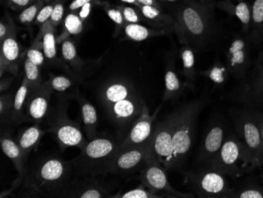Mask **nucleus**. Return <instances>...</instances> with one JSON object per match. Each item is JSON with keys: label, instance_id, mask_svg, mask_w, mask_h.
<instances>
[{"label": "nucleus", "instance_id": "obj_32", "mask_svg": "<svg viewBox=\"0 0 263 198\" xmlns=\"http://www.w3.org/2000/svg\"><path fill=\"white\" fill-rule=\"evenodd\" d=\"M140 10H141L142 15L146 19L152 21V22H156L157 25L163 26L165 25H170L172 22L171 18L162 15L156 6L142 5Z\"/></svg>", "mask_w": 263, "mask_h": 198}, {"label": "nucleus", "instance_id": "obj_39", "mask_svg": "<svg viewBox=\"0 0 263 198\" xmlns=\"http://www.w3.org/2000/svg\"><path fill=\"white\" fill-rule=\"evenodd\" d=\"M52 92H62L67 90L72 85L70 78L64 76H54L49 81Z\"/></svg>", "mask_w": 263, "mask_h": 198}, {"label": "nucleus", "instance_id": "obj_7", "mask_svg": "<svg viewBox=\"0 0 263 198\" xmlns=\"http://www.w3.org/2000/svg\"><path fill=\"white\" fill-rule=\"evenodd\" d=\"M184 184L199 198H217L234 196L225 175L210 168H198L184 173Z\"/></svg>", "mask_w": 263, "mask_h": 198}, {"label": "nucleus", "instance_id": "obj_55", "mask_svg": "<svg viewBox=\"0 0 263 198\" xmlns=\"http://www.w3.org/2000/svg\"><path fill=\"white\" fill-rule=\"evenodd\" d=\"M44 1H46V2H48V1H49V0H44Z\"/></svg>", "mask_w": 263, "mask_h": 198}, {"label": "nucleus", "instance_id": "obj_50", "mask_svg": "<svg viewBox=\"0 0 263 198\" xmlns=\"http://www.w3.org/2000/svg\"><path fill=\"white\" fill-rule=\"evenodd\" d=\"M137 2L142 5H147V6H157V3L155 2V0H137Z\"/></svg>", "mask_w": 263, "mask_h": 198}, {"label": "nucleus", "instance_id": "obj_30", "mask_svg": "<svg viewBox=\"0 0 263 198\" xmlns=\"http://www.w3.org/2000/svg\"><path fill=\"white\" fill-rule=\"evenodd\" d=\"M14 96L12 92H6L0 96V121L1 128L9 126L10 117L12 114Z\"/></svg>", "mask_w": 263, "mask_h": 198}, {"label": "nucleus", "instance_id": "obj_28", "mask_svg": "<svg viewBox=\"0 0 263 198\" xmlns=\"http://www.w3.org/2000/svg\"><path fill=\"white\" fill-rule=\"evenodd\" d=\"M62 55L64 59L68 62L74 71L80 72L83 62L78 57L76 46L73 41L68 39L64 40L62 44Z\"/></svg>", "mask_w": 263, "mask_h": 198}, {"label": "nucleus", "instance_id": "obj_46", "mask_svg": "<svg viewBox=\"0 0 263 198\" xmlns=\"http://www.w3.org/2000/svg\"><path fill=\"white\" fill-rule=\"evenodd\" d=\"M37 0H9L12 6L16 9L26 8L34 3Z\"/></svg>", "mask_w": 263, "mask_h": 198}, {"label": "nucleus", "instance_id": "obj_43", "mask_svg": "<svg viewBox=\"0 0 263 198\" xmlns=\"http://www.w3.org/2000/svg\"><path fill=\"white\" fill-rule=\"evenodd\" d=\"M64 14V6L62 3H57L54 5V10L52 12L51 18L48 22H50L52 26L55 28L56 26L60 24L62 22Z\"/></svg>", "mask_w": 263, "mask_h": 198}, {"label": "nucleus", "instance_id": "obj_24", "mask_svg": "<svg viewBox=\"0 0 263 198\" xmlns=\"http://www.w3.org/2000/svg\"><path fill=\"white\" fill-rule=\"evenodd\" d=\"M248 97L255 104L263 103V51L259 57L251 82L247 89Z\"/></svg>", "mask_w": 263, "mask_h": 198}, {"label": "nucleus", "instance_id": "obj_16", "mask_svg": "<svg viewBox=\"0 0 263 198\" xmlns=\"http://www.w3.org/2000/svg\"><path fill=\"white\" fill-rule=\"evenodd\" d=\"M9 32L6 38L1 44V77L3 72L8 70L13 74H16L18 66L16 62L20 56V45L17 40L16 27L12 21H8Z\"/></svg>", "mask_w": 263, "mask_h": 198}, {"label": "nucleus", "instance_id": "obj_20", "mask_svg": "<svg viewBox=\"0 0 263 198\" xmlns=\"http://www.w3.org/2000/svg\"><path fill=\"white\" fill-rule=\"evenodd\" d=\"M48 132V130H43L40 128L39 124H35L25 130H21L15 140L18 146L20 147L26 160H28L30 152L37 148L41 138Z\"/></svg>", "mask_w": 263, "mask_h": 198}, {"label": "nucleus", "instance_id": "obj_8", "mask_svg": "<svg viewBox=\"0 0 263 198\" xmlns=\"http://www.w3.org/2000/svg\"><path fill=\"white\" fill-rule=\"evenodd\" d=\"M155 152L152 135L149 140L140 146L118 151L110 164L108 173L127 176L137 171L140 172L147 166Z\"/></svg>", "mask_w": 263, "mask_h": 198}, {"label": "nucleus", "instance_id": "obj_14", "mask_svg": "<svg viewBox=\"0 0 263 198\" xmlns=\"http://www.w3.org/2000/svg\"><path fill=\"white\" fill-rule=\"evenodd\" d=\"M225 130L219 121L214 122L206 133L197 154L199 168H208L225 140Z\"/></svg>", "mask_w": 263, "mask_h": 198}, {"label": "nucleus", "instance_id": "obj_21", "mask_svg": "<svg viewBox=\"0 0 263 198\" xmlns=\"http://www.w3.org/2000/svg\"><path fill=\"white\" fill-rule=\"evenodd\" d=\"M29 91L28 80L24 77L20 87L14 95L12 114L10 117L9 126H17L26 122V99Z\"/></svg>", "mask_w": 263, "mask_h": 198}, {"label": "nucleus", "instance_id": "obj_54", "mask_svg": "<svg viewBox=\"0 0 263 198\" xmlns=\"http://www.w3.org/2000/svg\"><path fill=\"white\" fill-rule=\"evenodd\" d=\"M168 2H175V1H178V0H166Z\"/></svg>", "mask_w": 263, "mask_h": 198}, {"label": "nucleus", "instance_id": "obj_37", "mask_svg": "<svg viewBox=\"0 0 263 198\" xmlns=\"http://www.w3.org/2000/svg\"><path fill=\"white\" fill-rule=\"evenodd\" d=\"M234 14L239 18L244 29H248L251 26V11L249 6L244 2H239L234 7Z\"/></svg>", "mask_w": 263, "mask_h": 198}, {"label": "nucleus", "instance_id": "obj_45", "mask_svg": "<svg viewBox=\"0 0 263 198\" xmlns=\"http://www.w3.org/2000/svg\"><path fill=\"white\" fill-rule=\"evenodd\" d=\"M237 198H263V194L258 190H246L242 191Z\"/></svg>", "mask_w": 263, "mask_h": 198}, {"label": "nucleus", "instance_id": "obj_10", "mask_svg": "<svg viewBox=\"0 0 263 198\" xmlns=\"http://www.w3.org/2000/svg\"><path fill=\"white\" fill-rule=\"evenodd\" d=\"M173 114L172 112L162 122L154 127L152 142L158 159L165 170H174L173 149Z\"/></svg>", "mask_w": 263, "mask_h": 198}, {"label": "nucleus", "instance_id": "obj_22", "mask_svg": "<svg viewBox=\"0 0 263 198\" xmlns=\"http://www.w3.org/2000/svg\"><path fill=\"white\" fill-rule=\"evenodd\" d=\"M78 104L80 105L81 110L82 118L84 122V131L88 138V140H92V138L97 135L96 128L98 124L97 112L96 108L88 100L80 96V94L75 95Z\"/></svg>", "mask_w": 263, "mask_h": 198}, {"label": "nucleus", "instance_id": "obj_33", "mask_svg": "<svg viewBox=\"0 0 263 198\" xmlns=\"http://www.w3.org/2000/svg\"><path fill=\"white\" fill-rule=\"evenodd\" d=\"M25 77L28 80L29 87L37 86L42 83L40 76V66L26 58L24 63Z\"/></svg>", "mask_w": 263, "mask_h": 198}, {"label": "nucleus", "instance_id": "obj_25", "mask_svg": "<svg viewBox=\"0 0 263 198\" xmlns=\"http://www.w3.org/2000/svg\"><path fill=\"white\" fill-rule=\"evenodd\" d=\"M125 34L130 40L134 41H143L149 37L155 36H159L166 33L165 30H153L147 28L145 26H141L136 23H127L124 28Z\"/></svg>", "mask_w": 263, "mask_h": 198}, {"label": "nucleus", "instance_id": "obj_3", "mask_svg": "<svg viewBox=\"0 0 263 198\" xmlns=\"http://www.w3.org/2000/svg\"><path fill=\"white\" fill-rule=\"evenodd\" d=\"M208 103V99L200 97L184 103L172 112L174 170L183 171L193 142L195 124Z\"/></svg>", "mask_w": 263, "mask_h": 198}, {"label": "nucleus", "instance_id": "obj_44", "mask_svg": "<svg viewBox=\"0 0 263 198\" xmlns=\"http://www.w3.org/2000/svg\"><path fill=\"white\" fill-rule=\"evenodd\" d=\"M26 173H25V174H19V176H18V178H17L16 180L13 182L12 186H11L10 188L8 189V190H3V191L1 192V194H0V198H7V197L9 196H11L13 193H14L15 190H18V188H20L22 182H23V180H24Z\"/></svg>", "mask_w": 263, "mask_h": 198}, {"label": "nucleus", "instance_id": "obj_36", "mask_svg": "<svg viewBox=\"0 0 263 198\" xmlns=\"http://www.w3.org/2000/svg\"><path fill=\"white\" fill-rule=\"evenodd\" d=\"M27 58L40 67L44 65L46 57L43 50L42 41L32 43L31 48L27 51Z\"/></svg>", "mask_w": 263, "mask_h": 198}, {"label": "nucleus", "instance_id": "obj_47", "mask_svg": "<svg viewBox=\"0 0 263 198\" xmlns=\"http://www.w3.org/2000/svg\"><path fill=\"white\" fill-rule=\"evenodd\" d=\"M92 8V2H89L87 3V4L84 5V6H82L80 8V12H79V17H80V19H81L83 22L87 19L89 16L90 13H91V10Z\"/></svg>", "mask_w": 263, "mask_h": 198}, {"label": "nucleus", "instance_id": "obj_26", "mask_svg": "<svg viewBox=\"0 0 263 198\" xmlns=\"http://www.w3.org/2000/svg\"><path fill=\"white\" fill-rule=\"evenodd\" d=\"M165 84H166V89L164 92L162 101H167V100H174L179 98L182 94V86L180 83L177 74L172 70H168L165 75Z\"/></svg>", "mask_w": 263, "mask_h": 198}, {"label": "nucleus", "instance_id": "obj_49", "mask_svg": "<svg viewBox=\"0 0 263 198\" xmlns=\"http://www.w3.org/2000/svg\"><path fill=\"white\" fill-rule=\"evenodd\" d=\"M92 2V0H74L70 5V10L71 11L81 8L82 6L87 4L88 2Z\"/></svg>", "mask_w": 263, "mask_h": 198}, {"label": "nucleus", "instance_id": "obj_17", "mask_svg": "<svg viewBox=\"0 0 263 198\" xmlns=\"http://www.w3.org/2000/svg\"><path fill=\"white\" fill-rule=\"evenodd\" d=\"M1 137L0 144L2 152L14 164V167L18 170V174H25L27 170L26 159L18 146L16 140L13 138L8 129L1 128Z\"/></svg>", "mask_w": 263, "mask_h": 198}, {"label": "nucleus", "instance_id": "obj_11", "mask_svg": "<svg viewBox=\"0 0 263 198\" xmlns=\"http://www.w3.org/2000/svg\"><path fill=\"white\" fill-rule=\"evenodd\" d=\"M49 81L42 82L37 86L29 87L26 99V122L40 124L50 112L51 96L52 94Z\"/></svg>", "mask_w": 263, "mask_h": 198}, {"label": "nucleus", "instance_id": "obj_31", "mask_svg": "<svg viewBox=\"0 0 263 198\" xmlns=\"http://www.w3.org/2000/svg\"><path fill=\"white\" fill-rule=\"evenodd\" d=\"M182 58L183 62L184 74L189 84L193 85L195 78V56L193 51L189 45L186 44L182 50Z\"/></svg>", "mask_w": 263, "mask_h": 198}, {"label": "nucleus", "instance_id": "obj_51", "mask_svg": "<svg viewBox=\"0 0 263 198\" xmlns=\"http://www.w3.org/2000/svg\"><path fill=\"white\" fill-rule=\"evenodd\" d=\"M10 80L9 79H6V80L1 81V92H4L5 90H6L7 88L10 86Z\"/></svg>", "mask_w": 263, "mask_h": 198}, {"label": "nucleus", "instance_id": "obj_27", "mask_svg": "<svg viewBox=\"0 0 263 198\" xmlns=\"http://www.w3.org/2000/svg\"><path fill=\"white\" fill-rule=\"evenodd\" d=\"M83 21L79 15L70 13L64 20V32L58 38V43L63 42L70 35H78L83 30Z\"/></svg>", "mask_w": 263, "mask_h": 198}, {"label": "nucleus", "instance_id": "obj_6", "mask_svg": "<svg viewBox=\"0 0 263 198\" xmlns=\"http://www.w3.org/2000/svg\"><path fill=\"white\" fill-rule=\"evenodd\" d=\"M48 132L52 133L55 138L62 152L70 147H77L81 150L88 140L82 134L78 122L71 120L67 114V102L60 100L48 114Z\"/></svg>", "mask_w": 263, "mask_h": 198}, {"label": "nucleus", "instance_id": "obj_18", "mask_svg": "<svg viewBox=\"0 0 263 198\" xmlns=\"http://www.w3.org/2000/svg\"><path fill=\"white\" fill-rule=\"evenodd\" d=\"M228 69L239 75L243 74L248 62L247 44L241 38H236L231 43L227 53Z\"/></svg>", "mask_w": 263, "mask_h": 198}, {"label": "nucleus", "instance_id": "obj_5", "mask_svg": "<svg viewBox=\"0 0 263 198\" xmlns=\"http://www.w3.org/2000/svg\"><path fill=\"white\" fill-rule=\"evenodd\" d=\"M176 29L182 43L193 45L196 49L209 46L214 36L210 18L200 7L182 9L177 17Z\"/></svg>", "mask_w": 263, "mask_h": 198}, {"label": "nucleus", "instance_id": "obj_42", "mask_svg": "<svg viewBox=\"0 0 263 198\" xmlns=\"http://www.w3.org/2000/svg\"><path fill=\"white\" fill-rule=\"evenodd\" d=\"M122 13L126 23H132L136 24L141 22L140 15L136 12V10L130 6H123L122 8Z\"/></svg>", "mask_w": 263, "mask_h": 198}, {"label": "nucleus", "instance_id": "obj_12", "mask_svg": "<svg viewBox=\"0 0 263 198\" xmlns=\"http://www.w3.org/2000/svg\"><path fill=\"white\" fill-rule=\"evenodd\" d=\"M159 108L153 114H150L149 109L144 105L141 114L135 121L131 130L122 141H120L118 151L140 146L147 142L153 134V123L156 121Z\"/></svg>", "mask_w": 263, "mask_h": 198}, {"label": "nucleus", "instance_id": "obj_13", "mask_svg": "<svg viewBox=\"0 0 263 198\" xmlns=\"http://www.w3.org/2000/svg\"><path fill=\"white\" fill-rule=\"evenodd\" d=\"M114 195L100 185L94 177L80 176L74 174L71 180L64 189L61 198H105Z\"/></svg>", "mask_w": 263, "mask_h": 198}, {"label": "nucleus", "instance_id": "obj_9", "mask_svg": "<svg viewBox=\"0 0 263 198\" xmlns=\"http://www.w3.org/2000/svg\"><path fill=\"white\" fill-rule=\"evenodd\" d=\"M140 185L153 192H163L169 198H194V194H184L174 190L168 180L166 170L158 159L156 152L150 158L147 166L138 175Z\"/></svg>", "mask_w": 263, "mask_h": 198}, {"label": "nucleus", "instance_id": "obj_29", "mask_svg": "<svg viewBox=\"0 0 263 198\" xmlns=\"http://www.w3.org/2000/svg\"><path fill=\"white\" fill-rule=\"evenodd\" d=\"M251 26L255 40L263 39V0H255L251 10Z\"/></svg>", "mask_w": 263, "mask_h": 198}, {"label": "nucleus", "instance_id": "obj_48", "mask_svg": "<svg viewBox=\"0 0 263 198\" xmlns=\"http://www.w3.org/2000/svg\"><path fill=\"white\" fill-rule=\"evenodd\" d=\"M9 28H10L9 22L4 23L2 21L0 23V42H2L4 39L6 38V36L8 34Z\"/></svg>", "mask_w": 263, "mask_h": 198}, {"label": "nucleus", "instance_id": "obj_53", "mask_svg": "<svg viewBox=\"0 0 263 198\" xmlns=\"http://www.w3.org/2000/svg\"><path fill=\"white\" fill-rule=\"evenodd\" d=\"M259 129H260V132H261L262 138H263V122H262L261 126H259Z\"/></svg>", "mask_w": 263, "mask_h": 198}, {"label": "nucleus", "instance_id": "obj_41", "mask_svg": "<svg viewBox=\"0 0 263 198\" xmlns=\"http://www.w3.org/2000/svg\"><path fill=\"white\" fill-rule=\"evenodd\" d=\"M54 3L48 5L43 7L39 12L38 15L35 19V24L38 25V26H43L44 23H46L49 19H50L51 15H52L53 10L54 7Z\"/></svg>", "mask_w": 263, "mask_h": 198}, {"label": "nucleus", "instance_id": "obj_40", "mask_svg": "<svg viewBox=\"0 0 263 198\" xmlns=\"http://www.w3.org/2000/svg\"><path fill=\"white\" fill-rule=\"evenodd\" d=\"M106 10L109 18L115 23L116 26H117V30H116L117 32L118 30L119 31L120 29L125 28V26L127 23L124 18L122 10L114 8H106Z\"/></svg>", "mask_w": 263, "mask_h": 198}, {"label": "nucleus", "instance_id": "obj_34", "mask_svg": "<svg viewBox=\"0 0 263 198\" xmlns=\"http://www.w3.org/2000/svg\"><path fill=\"white\" fill-rule=\"evenodd\" d=\"M44 0H37L34 3L24 9L18 17V21L22 24H29L36 19L40 10L44 7Z\"/></svg>", "mask_w": 263, "mask_h": 198}, {"label": "nucleus", "instance_id": "obj_19", "mask_svg": "<svg viewBox=\"0 0 263 198\" xmlns=\"http://www.w3.org/2000/svg\"><path fill=\"white\" fill-rule=\"evenodd\" d=\"M240 128L249 152L248 154L253 160H257L263 150V141L259 126L247 119L243 121Z\"/></svg>", "mask_w": 263, "mask_h": 198}, {"label": "nucleus", "instance_id": "obj_2", "mask_svg": "<svg viewBox=\"0 0 263 198\" xmlns=\"http://www.w3.org/2000/svg\"><path fill=\"white\" fill-rule=\"evenodd\" d=\"M102 104L109 118L118 129L122 141L141 114L145 105L136 89L126 82H112L104 88L100 95Z\"/></svg>", "mask_w": 263, "mask_h": 198}, {"label": "nucleus", "instance_id": "obj_4", "mask_svg": "<svg viewBox=\"0 0 263 198\" xmlns=\"http://www.w3.org/2000/svg\"><path fill=\"white\" fill-rule=\"evenodd\" d=\"M120 141L108 135H96L71 160L74 174L95 177L108 173L110 164L119 149Z\"/></svg>", "mask_w": 263, "mask_h": 198}, {"label": "nucleus", "instance_id": "obj_15", "mask_svg": "<svg viewBox=\"0 0 263 198\" xmlns=\"http://www.w3.org/2000/svg\"><path fill=\"white\" fill-rule=\"evenodd\" d=\"M240 153V147L237 141L233 138H228L224 141L211 164L207 168L215 170L223 175H232L237 170Z\"/></svg>", "mask_w": 263, "mask_h": 198}, {"label": "nucleus", "instance_id": "obj_38", "mask_svg": "<svg viewBox=\"0 0 263 198\" xmlns=\"http://www.w3.org/2000/svg\"><path fill=\"white\" fill-rule=\"evenodd\" d=\"M226 73L227 69L221 66V65H215L213 66L209 71L204 73V75H208V78L217 85L223 84L226 80Z\"/></svg>", "mask_w": 263, "mask_h": 198}, {"label": "nucleus", "instance_id": "obj_52", "mask_svg": "<svg viewBox=\"0 0 263 198\" xmlns=\"http://www.w3.org/2000/svg\"><path fill=\"white\" fill-rule=\"evenodd\" d=\"M122 2H127V3H130V4L136 5V6H139L140 3L137 2V0H121Z\"/></svg>", "mask_w": 263, "mask_h": 198}, {"label": "nucleus", "instance_id": "obj_23", "mask_svg": "<svg viewBox=\"0 0 263 198\" xmlns=\"http://www.w3.org/2000/svg\"><path fill=\"white\" fill-rule=\"evenodd\" d=\"M54 26L51 24L50 22H47L44 23L41 28L38 36H36L34 42L42 41L43 50H44V55L48 60H54L57 55V50H56V39L54 36Z\"/></svg>", "mask_w": 263, "mask_h": 198}, {"label": "nucleus", "instance_id": "obj_1", "mask_svg": "<svg viewBox=\"0 0 263 198\" xmlns=\"http://www.w3.org/2000/svg\"><path fill=\"white\" fill-rule=\"evenodd\" d=\"M74 174L72 162L57 153L48 152L27 167L18 198H61Z\"/></svg>", "mask_w": 263, "mask_h": 198}, {"label": "nucleus", "instance_id": "obj_35", "mask_svg": "<svg viewBox=\"0 0 263 198\" xmlns=\"http://www.w3.org/2000/svg\"><path fill=\"white\" fill-rule=\"evenodd\" d=\"M166 197V195H160L156 194L152 190H148L145 187L140 185L138 188L130 190L124 194H118L114 198H161Z\"/></svg>", "mask_w": 263, "mask_h": 198}]
</instances>
